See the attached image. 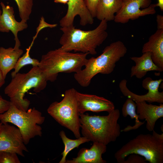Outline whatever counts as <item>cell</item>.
Here are the masks:
<instances>
[{"instance_id":"1","label":"cell","mask_w":163,"mask_h":163,"mask_svg":"<svg viewBox=\"0 0 163 163\" xmlns=\"http://www.w3.org/2000/svg\"><path fill=\"white\" fill-rule=\"evenodd\" d=\"M107 22L105 20H102L95 29L88 31L76 28L74 25L61 27L60 30L63 33L59 41L61 45L59 48L67 52L73 51L96 54V48L108 37Z\"/></svg>"},{"instance_id":"2","label":"cell","mask_w":163,"mask_h":163,"mask_svg":"<svg viewBox=\"0 0 163 163\" xmlns=\"http://www.w3.org/2000/svg\"><path fill=\"white\" fill-rule=\"evenodd\" d=\"M120 115L118 109H115L106 116L79 114L80 128L83 136L90 141L106 145L115 141L121 132L118 123Z\"/></svg>"},{"instance_id":"3","label":"cell","mask_w":163,"mask_h":163,"mask_svg":"<svg viewBox=\"0 0 163 163\" xmlns=\"http://www.w3.org/2000/svg\"><path fill=\"white\" fill-rule=\"evenodd\" d=\"M127 51L126 47L122 41L111 43L105 47L99 56L88 59L85 68L75 73V79L81 86H88L92 78L97 74L108 75L111 73L117 62L124 56Z\"/></svg>"},{"instance_id":"4","label":"cell","mask_w":163,"mask_h":163,"mask_svg":"<svg viewBox=\"0 0 163 163\" xmlns=\"http://www.w3.org/2000/svg\"><path fill=\"white\" fill-rule=\"evenodd\" d=\"M88 53H72L59 48L41 57L38 67L47 81L53 82L59 73H77L84 66Z\"/></svg>"},{"instance_id":"5","label":"cell","mask_w":163,"mask_h":163,"mask_svg":"<svg viewBox=\"0 0 163 163\" xmlns=\"http://www.w3.org/2000/svg\"><path fill=\"white\" fill-rule=\"evenodd\" d=\"M47 82L39 68L33 67L27 72H18L12 78L4 92L17 108L27 111L30 101L24 98L25 94L31 89L35 92H40L46 88Z\"/></svg>"},{"instance_id":"6","label":"cell","mask_w":163,"mask_h":163,"mask_svg":"<svg viewBox=\"0 0 163 163\" xmlns=\"http://www.w3.org/2000/svg\"><path fill=\"white\" fill-rule=\"evenodd\" d=\"M45 120L41 113L35 107L23 111L11 102L8 110L0 114V120L2 123H11L19 129L25 145L35 137L42 136V128L39 125L42 124Z\"/></svg>"},{"instance_id":"7","label":"cell","mask_w":163,"mask_h":163,"mask_svg":"<svg viewBox=\"0 0 163 163\" xmlns=\"http://www.w3.org/2000/svg\"><path fill=\"white\" fill-rule=\"evenodd\" d=\"M140 155L150 163H163V142L152 135L141 134L123 145L114 154L117 162L122 163L131 154Z\"/></svg>"},{"instance_id":"8","label":"cell","mask_w":163,"mask_h":163,"mask_svg":"<svg viewBox=\"0 0 163 163\" xmlns=\"http://www.w3.org/2000/svg\"><path fill=\"white\" fill-rule=\"evenodd\" d=\"M77 91L72 88L66 90L60 102L52 103L47 112L61 126L71 131L76 138L81 136L79 113L76 98Z\"/></svg>"},{"instance_id":"9","label":"cell","mask_w":163,"mask_h":163,"mask_svg":"<svg viewBox=\"0 0 163 163\" xmlns=\"http://www.w3.org/2000/svg\"><path fill=\"white\" fill-rule=\"evenodd\" d=\"M121 8L115 15L114 21L125 24L129 20L155 13L156 4H151L152 0H122Z\"/></svg>"},{"instance_id":"10","label":"cell","mask_w":163,"mask_h":163,"mask_svg":"<svg viewBox=\"0 0 163 163\" xmlns=\"http://www.w3.org/2000/svg\"><path fill=\"white\" fill-rule=\"evenodd\" d=\"M163 81L161 78L153 80L149 77L145 78L142 82V85L145 89L148 90V92L143 95H137L130 91L127 87V81L125 79L121 81L119 86L123 94L132 99L135 103L145 101L149 103L155 102L162 104L163 91L159 92L158 89Z\"/></svg>"},{"instance_id":"11","label":"cell","mask_w":163,"mask_h":163,"mask_svg":"<svg viewBox=\"0 0 163 163\" xmlns=\"http://www.w3.org/2000/svg\"><path fill=\"white\" fill-rule=\"evenodd\" d=\"M16 153L23 157L24 152H28L21 133L18 127L8 123H2L0 129V152Z\"/></svg>"},{"instance_id":"12","label":"cell","mask_w":163,"mask_h":163,"mask_svg":"<svg viewBox=\"0 0 163 163\" xmlns=\"http://www.w3.org/2000/svg\"><path fill=\"white\" fill-rule=\"evenodd\" d=\"M76 98L79 114L84 113L87 111H106L109 113L115 109L113 103L103 97L77 91Z\"/></svg>"},{"instance_id":"13","label":"cell","mask_w":163,"mask_h":163,"mask_svg":"<svg viewBox=\"0 0 163 163\" xmlns=\"http://www.w3.org/2000/svg\"><path fill=\"white\" fill-rule=\"evenodd\" d=\"M67 4V12L59 21L61 27L73 26L74 18L77 15L80 18V24L82 26L93 23L94 18L88 9L84 0H69Z\"/></svg>"},{"instance_id":"14","label":"cell","mask_w":163,"mask_h":163,"mask_svg":"<svg viewBox=\"0 0 163 163\" xmlns=\"http://www.w3.org/2000/svg\"><path fill=\"white\" fill-rule=\"evenodd\" d=\"M2 12L0 14V32L8 33L11 31L14 37L15 44L14 47L19 48L21 42L18 37V34L28 27L27 22L21 20L17 21L15 19L14 8L9 5H5L1 2Z\"/></svg>"},{"instance_id":"15","label":"cell","mask_w":163,"mask_h":163,"mask_svg":"<svg viewBox=\"0 0 163 163\" xmlns=\"http://www.w3.org/2000/svg\"><path fill=\"white\" fill-rule=\"evenodd\" d=\"M107 145L98 142H93L88 149L83 148L79 150L75 158L66 160V163H106L102 155L107 151Z\"/></svg>"},{"instance_id":"16","label":"cell","mask_w":163,"mask_h":163,"mask_svg":"<svg viewBox=\"0 0 163 163\" xmlns=\"http://www.w3.org/2000/svg\"><path fill=\"white\" fill-rule=\"evenodd\" d=\"M136 113L139 120H145L146 128L150 132L154 130L158 119L163 117V104L159 105L147 104L144 101L136 102Z\"/></svg>"},{"instance_id":"17","label":"cell","mask_w":163,"mask_h":163,"mask_svg":"<svg viewBox=\"0 0 163 163\" xmlns=\"http://www.w3.org/2000/svg\"><path fill=\"white\" fill-rule=\"evenodd\" d=\"M142 53L149 52L154 63L163 71V29H157L143 45Z\"/></svg>"},{"instance_id":"18","label":"cell","mask_w":163,"mask_h":163,"mask_svg":"<svg viewBox=\"0 0 163 163\" xmlns=\"http://www.w3.org/2000/svg\"><path fill=\"white\" fill-rule=\"evenodd\" d=\"M142 53L140 57L131 58V59L135 63V65L133 66L131 68V77L135 76L138 78L141 79L149 71H155L159 72L163 71L154 63L150 52H146Z\"/></svg>"},{"instance_id":"19","label":"cell","mask_w":163,"mask_h":163,"mask_svg":"<svg viewBox=\"0 0 163 163\" xmlns=\"http://www.w3.org/2000/svg\"><path fill=\"white\" fill-rule=\"evenodd\" d=\"M23 53V50L19 48L0 47V69L5 78L7 74L14 69L18 59Z\"/></svg>"},{"instance_id":"20","label":"cell","mask_w":163,"mask_h":163,"mask_svg":"<svg viewBox=\"0 0 163 163\" xmlns=\"http://www.w3.org/2000/svg\"><path fill=\"white\" fill-rule=\"evenodd\" d=\"M122 3V0H100L97 7L96 17L101 21H114Z\"/></svg>"},{"instance_id":"21","label":"cell","mask_w":163,"mask_h":163,"mask_svg":"<svg viewBox=\"0 0 163 163\" xmlns=\"http://www.w3.org/2000/svg\"><path fill=\"white\" fill-rule=\"evenodd\" d=\"M136 103L132 99L128 98L123 105L122 109V115L124 117L129 115L132 119H135V124L133 126H127L121 132H126L137 129L144 124L145 121L142 122L139 121L138 114L136 111Z\"/></svg>"},{"instance_id":"22","label":"cell","mask_w":163,"mask_h":163,"mask_svg":"<svg viewBox=\"0 0 163 163\" xmlns=\"http://www.w3.org/2000/svg\"><path fill=\"white\" fill-rule=\"evenodd\" d=\"M59 135L64 145V150L61 153L62 157L59 163H66V157L70 151L75 148H78L81 144L90 141L88 139L83 136L75 139H69L63 130L59 132Z\"/></svg>"},{"instance_id":"23","label":"cell","mask_w":163,"mask_h":163,"mask_svg":"<svg viewBox=\"0 0 163 163\" xmlns=\"http://www.w3.org/2000/svg\"><path fill=\"white\" fill-rule=\"evenodd\" d=\"M32 45L30 44L29 47L27 49L26 53L18 59L14 68V70L11 73L12 78L19 72L22 68L25 66L31 65L33 67H38L40 61L36 59L31 58L29 54L30 49Z\"/></svg>"},{"instance_id":"24","label":"cell","mask_w":163,"mask_h":163,"mask_svg":"<svg viewBox=\"0 0 163 163\" xmlns=\"http://www.w3.org/2000/svg\"><path fill=\"white\" fill-rule=\"evenodd\" d=\"M18 9L21 20L26 22L29 19L33 5V0H14Z\"/></svg>"},{"instance_id":"25","label":"cell","mask_w":163,"mask_h":163,"mask_svg":"<svg viewBox=\"0 0 163 163\" xmlns=\"http://www.w3.org/2000/svg\"><path fill=\"white\" fill-rule=\"evenodd\" d=\"M17 154L14 152H0V163H20Z\"/></svg>"},{"instance_id":"26","label":"cell","mask_w":163,"mask_h":163,"mask_svg":"<svg viewBox=\"0 0 163 163\" xmlns=\"http://www.w3.org/2000/svg\"><path fill=\"white\" fill-rule=\"evenodd\" d=\"M86 5L92 16L96 17L97 7L100 0H84Z\"/></svg>"},{"instance_id":"27","label":"cell","mask_w":163,"mask_h":163,"mask_svg":"<svg viewBox=\"0 0 163 163\" xmlns=\"http://www.w3.org/2000/svg\"><path fill=\"white\" fill-rule=\"evenodd\" d=\"M143 157L136 154H131L128 155L127 159L124 160L122 163H146Z\"/></svg>"},{"instance_id":"28","label":"cell","mask_w":163,"mask_h":163,"mask_svg":"<svg viewBox=\"0 0 163 163\" xmlns=\"http://www.w3.org/2000/svg\"><path fill=\"white\" fill-rule=\"evenodd\" d=\"M10 102V101L3 98L0 94V114L8 110Z\"/></svg>"},{"instance_id":"29","label":"cell","mask_w":163,"mask_h":163,"mask_svg":"<svg viewBox=\"0 0 163 163\" xmlns=\"http://www.w3.org/2000/svg\"><path fill=\"white\" fill-rule=\"evenodd\" d=\"M40 23L39 27H38V30L36 35L38 34L40 30L43 28L47 27L52 28L56 27L57 25L56 24H48L45 21L44 18L43 17H42L41 18Z\"/></svg>"},{"instance_id":"30","label":"cell","mask_w":163,"mask_h":163,"mask_svg":"<svg viewBox=\"0 0 163 163\" xmlns=\"http://www.w3.org/2000/svg\"><path fill=\"white\" fill-rule=\"evenodd\" d=\"M157 29H163V16L158 14L156 16Z\"/></svg>"},{"instance_id":"31","label":"cell","mask_w":163,"mask_h":163,"mask_svg":"<svg viewBox=\"0 0 163 163\" xmlns=\"http://www.w3.org/2000/svg\"><path fill=\"white\" fill-rule=\"evenodd\" d=\"M152 135L156 139L163 142V133L159 134L157 133L154 130L152 131Z\"/></svg>"},{"instance_id":"32","label":"cell","mask_w":163,"mask_h":163,"mask_svg":"<svg viewBox=\"0 0 163 163\" xmlns=\"http://www.w3.org/2000/svg\"><path fill=\"white\" fill-rule=\"evenodd\" d=\"M5 78L2 71L0 69V88L4 84Z\"/></svg>"},{"instance_id":"33","label":"cell","mask_w":163,"mask_h":163,"mask_svg":"<svg viewBox=\"0 0 163 163\" xmlns=\"http://www.w3.org/2000/svg\"><path fill=\"white\" fill-rule=\"evenodd\" d=\"M158 2L156 4V7L159 8L161 11H163V0H158Z\"/></svg>"},{"instance_id":"34","label":"cell","mask_w":163,"mask_h":163,"mask_svg":"<svg viewBox=\"0 0 163 163\" xmlns=\"http://www.w3.org/2000/svg\"><path fill=\"white\" fill-rule=\"evenodd\" d=\"M69 0H54V2L56 3H60L63 4H67Z\"/></svg>"},{"instance_id":"35","label":"cell","mask_w":163,"mask_h":163,"mask_svg":"<svg viewBox=\"0 0 163 163\" xmlns=\"http://www.w3.org/2000/svg\"><path fill=\"white\" fill-rule=\"evenodd\" d=\"M2 123L1 122L0 120V127H1V125L2 124Z\"/></svg>"},{"instance_id":"36","label":"cell","mask_w":163,"mask_h":163,"mask_svg":"<svg viewBox=\"0 0 163 163\" xmlns=\"http://www.w3.org/2000/svg\"><path fill=\"white\" fill-rule=\"evenodd\" d=\"M2 11L1 10H0V14H1L2 13Z\"/></svg>"}]
</instances>
